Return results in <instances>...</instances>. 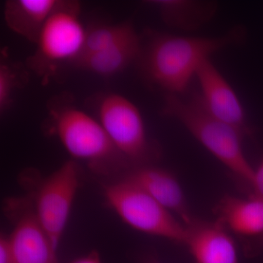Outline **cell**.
<instances>
[{
    "mask_svg": "<svg viewBox=\"0 0 263 263\" xmlns=\"http://www.w3.org/2000/svg\"><path fill=\"white\" fill-rule=\"evenodd\" d=\"M195 78L200 89L197 94L208 111L245 134L247 129L245 108L235 90L211 59L200 66Z\"/></svg>",
    "mask_w": 263,
    "mask_h": 263,
    "instance_id": "8",
    "label": "cell"
},
{
    "mask_svg": "<svg viewBox=\"0 0 263 263\" xmlns=\"http://www.w3.org/2000/svg\"><path fill=\"white\" fill-rule=\"evenodd\" d=\"M126 179L136 184L156 201L189 226L192 215L181 185L171 173L149 164L136 166Z\"/></svg>",
    "mask_w": 263,
    "mask_h": 263,
    "instance_id": "10",
    "label": "cell"
},
{
    "mask_svg": "<svg viewBox=\"0 0 263 263\" xmlns=\"http://www.w3.org/2000/svg\"><path fill=\"white\" fill-rule=\"evenodd\" d=\"M0 263H11L8 237L5 235L0 238Z\"/></svg>",
    "mask_w": 263,
    "mask_h": 263,
    "instance_id": "19",
    "label": "cell"
},
{
    "mask_svg": "<svg viewBox=\"0 0 263 263\" xmlns=\"http://www.w3.org/2000/svg\"><path fill=\"white\" fill-rule=\"evenodd\" d=\"M87 29L81 19V4L60 0L43 26L36 46L28 59L29 67L38 75H51L65 62H74L84 49Z\"/></svg>",
    "mask_w": 263,
    "mask_h": 263,
    "instance_id": "4",
    "label": "cell"
},
{
    "mask_svg": "<svg viewBox=\"0 0 263 263\" xmlns=\"http://www.w3.org/2000/svg\"><path fill=\"white\" fill-rule=\"evenodd\" d=\"M243 31L233 29L215 37H193L152 32L142 42L140 70L144 79L166 95H184L197 71L214 53L236 44Z\"/></svg>",
    "mask_w": 263,
    "mask_h": 263,
    "instance_id": "1",
    "label": "cell"
},
{
    "mask_svg": "<svg viewBox=\"0 0 263 263\" xmlns=\"http://www.w3.org/2000/svg\"><path fill=\"white\" fill-rule=\"evenodd\" d=\"M184 245L193 256L194 263H239L234 239L217 220L195 218L186 226Z\"/></svg>",
    "mask_w": 263,
    "mask_h": 263,
    "instance_id": "9",
    "label": "cell"
},
{
    "mask_svg": "<svg viewBox=\"0 0 263 263\" xmlns=\"http://www.w3.org/2000/svg\"><path fill=\"white\" fill-rule=\"evenodd\" d=\"M146 4L160 13L162 21L180 30H197L214 18L217 6L214 2L194 0H152Z\"/></svg>",
    "mask_w": 263,
    "mask_h": 263,
    "instance_id": "15",
    "label": "cell"
},
{
    "mask_svg": "<svg viewBox=\"0 0 263 263\" xmlns=\"http://www.w3.org/2000/svg\"><path fill=\"white\" fill-rule=\"evenodd\" d=\"M214 212L229 232L245 236L263 235V199L226 195L216 204Z\"/></svg>",
    "mask_w": 263,
    "mask_h": 263,
    "instance_id": "12",
    "label": "cell"
},
{
    "mask_svg": "<svg viewBox=\"0 0 263 263\" xmlns=\"http://www.w3.org/2000/svg\"><path fill=\"white\" fill-rule=\"evenodd\" d=\"M262 245H263V239H262Z\"/></svg>",
    "mask_w": 263,
    "mask_h": 263,
    "instance_id": "22",
    "label": "cell"
},
{
    "mask_svg": "<svg viewBox=\"0 0 263 263\" xmlns=\"http://www.w3.org/2000/svg\"><path fill=\"white\" fill-rule=\"evenodd\" d=\"M162 114L179 121L230 172L251 185L254 168L242 146L245 134L213 117L197 93L190 96L166 95Z\"/></svg>",
    "mask_w": 263,
    "mask_h": 263,
    "instance_id": "2",
    "label": "cell"
},
{
    "mask_svg": "<svg viewBox=\"0 0 263 263\" xmlns=\"http://www.w3.org/2000/svg\"><path fill=\"white\" fill-rule=\"evenodd\" d=\"M107 201L126 224L146 234L184 245L186 226L129 180L109 184Z\"/></svg>",
    "mask_w": 263,
    "mask_h": 263,
    "instance_id": "5",
    "label": "cell"
},
{
    "mask_svg": "<svg viewBox=\"0 0 263 263\" xmlns=\"http://www.w3.org/2000/svg\"><path fill=\"white\" fill-rule=\"evenodd\" d=\"M79 186L77 164L67 161L45 180L36 195L34 213L57 249Z\"/></svg>",
    "mask_w": 263,
    "mask_h": 263,
    "instance_id": "7",
    "label": "cell"
},
{
    "mask_svg": "<svg viewBox=\"0 0 263 263\" xmlns=\"http://www.w3.org/2000/svg\"><path fill=\"white\" fill-rule=\"evenodd\" d=\"M141 48V39L136 32L108 49L81 57L73 65L96 75L110 77L138 62Z\"/></svg>",
    "mask_w": 263,
    "mask_h": 263,
    "instance_id": "14",
    "label": "cell"
},
{
    "mask_svg": "<svg viewBox=\"0 0 263 263\" xmlns=\"http://www.w3.org/2000/svg\"><path fill=\"white\" fill-rule=\"evenodd\" d=\"M96 103L98 121L121 155L129 164H148L155 155L138 107L117 93L101 95Z\"/></svg>",
    "mask_w": 263,
    "mask_h": 263,
    "instance_id": "6",
    "label": "cell"
},
{
    "mask_svg": "<svg viewBox=\"0 0 263 263\" xmlns=\"http://www.w3.org/2000/svg\"><path fill=\"white\" fill-rule=\"evenodd\" d=\"M60 0H8L4 17L8 28L36 45L43 26Z\"/></svg>",
    "mask_w": 263,
    "mask_h": 263,
    "instance_id": "13",
    "label": "cell"
},
{
    "mask_svg": "<svg viewBox=\"0 0 263 263\" xmlns=\"http://www.w3.org/2000/svg\"><path fill=\"white\" fill-rule=\"evenodd\" d=\"M15 66L5 61L0 62V111L4 114L10 108L14 91L18 87L20 78Z\"/></svg>",
    "mask_w": 263,
    "mask_h": 263,
    "instance_id": "17",
    "label": "cell"
},
{
    "mask_svg": "<svg viewBox=\"0 0 263 263\" xmlns=\"http://www.w3.org/2000/svg\"><path fill=\"white\" fill-rule=\"evenodd\" d=\"M136 32V29L129 22L112 25L95 26L88 29L84 49L78 60L108 49Z\"/></svg>",
    "mask_w": 263,
    "mask_h": 263,
    "instance_id": "16",
    "label": "cell"
},
{
    "mask_svg": "<svg viewBox=\"0 0 263 263\" xmlns=\"http://www.w3.org/2000/svg\"><path fill=\"white\" fill-rule=\"evenodd\" d=\"M71 263H101L97 254H91L86 257H81V258L76 259Z\"/></svg>",
    "mask_w": 263,
    "mask_h": 263,
    "instance_id": "20",
    "label": "cell"
},
{
    "mask_svg": "<svg viewBox=\"0 0 263 263\" xmlns=\"http://www.w3.org/2000/svg\"><path fill=\"white\" fill-rule=\"evenodd\" d=\"M8 240L11 263H57V249L34 212L21 216Z\"/></svg>",
    "mask_w": 263,
    "mask_h": 263,
    "instance_id": "11",
    "label": "cell"
},
{
    "mask_svg": "<svg viewBox=\"0 0 263 263\" xmlns=\"http://www.w3.org/2000/svg\"><path fill=\"white\" fill-rule=\"evenodd\" d=\"M250 186L252 189L251 195L263 199V160L261 161L258 167L254 169L253 181Z\"/></svg>",
    "mask_w": 263,
    "mask_h": 263,
    "instance_id": "18",
    "label": "cell"
},
{
    "mask_svg": "<svg viewBox=\"0 0 263 263\" xmlns=\"http://www.w3.org/2000/svg\"><path fill=\"white\" fill-rule=\"evenodd\" d=\"M48 115L55 134L74 158L96 167L129 164L114 146L98 119L77 108L67 99L51 102Z\"/></svg>",
    "mask_w": 263,
    "mask_h": 263,
    "instance_id": "3",
    "label": "cell"
},
{
    "mask_svg": "<svg viewBox=\"0 0 263 263\" xmlns=\"http://www.w3.org/2000/svg\"><path fill=\"white\" fill-rule=\"evenodd\" d=\"M151 263H160V262H157V261H154V262H152Z\"/></svg>",
    "mask_w": 263,
    "mask_h": 263,
    "instance_id": "21",
    "label": "cell"
}]
</instances>
